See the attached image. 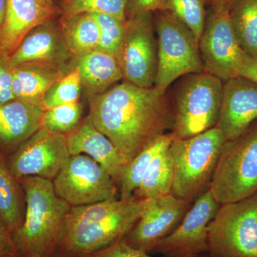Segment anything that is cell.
<instances>
[{"label":"cell","mask_w":257,"mask_h":257,"mask_svg":"<svg viewBox=\"0 0 257 257\" xmlns=\"http://www.w3.org/2000/svg\"><path fill=\"white\" fill-rule=\"evenodd\" d=\"M89 117L119 150L126 165L154 140L172 130L166 91L124 82L89 97Z\"/></svg>","instance_id":"cell-1"},{"label":"cell","mask_w":257,"mask_h":257,"mask_svg":"<svg viewBox=\"0 0 257 257\" xmlns=\"http://www.w3.org/2000/svg\"><path fill=\"white\" fill-rule=\"evenodd\" d=\"M151 199L133 196L71 207L55 257H89L124 239Z\"/></svg>","instance_id":"cell-2"},{"label":"cell","mask_w":257,"mask_h":257,"mask_svg":"<svg viewBox=\"0 0 257 257\" xmlns=\"http://www.w3.org/2000/svg\"><path fill=\"white\" fill-rule=\"evenodd\" d=\"M26 201L25 219L13 234L21 257H55L71 206L56 194L52 181L40 177L19 179Z\"/></svg>","instance_id":"cell-3"},{"label":"cell","mask_w":257,"mask_h":257,"mask_svg":"<svg viewBox=\"0 0 257 257\" xmlns=\"http://www.w3.org/2000/svg\"><path fill=\"white\" fill-rule=\"evenodd\" d=\"M222 89V81L206 71L178 79L168 96L175 138H192L217 126Z\"/></svg>","instance_id":"cell-4"},{"label":"cell","mask_w":257,"mask_h":257,"mask_svg":"<svg viewBox=\"0 0 257 257\" xmlns=\"http://www.w3.org/2000/svg\"><path fill=\"white\" fill-rule=\"evenodd\" d=\"M224 143L217 126L192 138H174L170 146L174 169L172 194L193 202L209 190Z\"/></svg>","instance_id":"cell-5"},{"label":"cell","mask_w":257,"mask_h":257,"mask_svg":"<svg viewBox=\"0 0 257 257\" xmlns=\"http://www.w3.org/2000/svg\"><path fill=\"white\" fill-rule=\"evenodd\" d=\"M209 190L219 204L257 193V120L237 138L225 141Z\"/></svg>","instance_id":"cell-6"},{"label":"cell","mask_w":257,"mask_h":257,"mask_svg":"<svg viewBox=\"0 0 257 257\" xmlns=\"http://www.w3.org/2000/svg\"><path fill=\"white\" fill-rule=\"evenodd\" d=\"M210 257H257V193L221 204L208 226Z\"/></svg>","instance_id":"cell-7"},{"label":"cell","mask_w":257,"mask_h":257,"mask_svg":"<svg viewBox=\"0 0 257 257\" xmlns=\"http://www.w3.org/2000/svg\"><path fill=\"white\" fill-rule=\"evenodd\" d=\"M157 34L158 67L155 87L167 88L184 75L205 71L198 42L192 32L165 12L153 13Z\"/></svg>","instance_id":"cell-8"},{"label":"cell","mask_w":257,"mask_h":257,"mask_svg":"<svg viewBox=\"0 0 257 257\" xmlns=\"http://www.w3.org/2000/svg\"><path fill=\"white\" fill-rule=\"evenodd\" d=\"M153 13H140L126 18L117 57L123 79L138 87H155L158 56Z\"/></svg>","instance_id":"cell-9"},{"label":"cell","mask_w":257,"mask_h":257,"mask_svg":"<svg viewBox=\"0 0 257 257\" xmlns=\"http://www.w3.org/2000/svg\"><path fill=\"white\" fill-rule=\"evenodd\" d=\"M52 183L57 195L71 207L116 199L117 188L114 181L87 155L69 157Z\"/></svg>","instance_id":"cell-10"},{"label":"cell","mask_w":257,"mask_h":257,"mask_svg":"<svg viewBox=\"0 0 257 257\" xmlns=\"http://www.w3.org/2000/svg\"><path fill=\"white\" fill-rule=\"evenodd\" d=\"M69 157L66 135L41 127L7 157L6 162L17 178L34 176L52 181Z\"/></svg>","instance_id":"cell-11"},{"label":"cell","mask_w":257,"mask_h":257,"mask_svg":"<svg viewBox=\"0 0 257 257\" xmlns=\"http://www.w3.org/2000/svg\"><path fill=\"white\" fill-rule=\"evenodd\" d=\"M198 47L206 72L223 82L239 76L238 71L246 54L235 37L229 12L211 10Z\"/></svg>","instance_id":"cell-12"},{"label":"cell","mask_w":257,"mask_h":257,"mask_svg":"<svg viewBox=\"0 0 257 257\" xmlns=\"http://www.w3.org/2000/svg\"><path fill=\"white\" fill-rule=\"evenodd\" d=\"M221 204L207 190L194 201L180 224L152 252L165 257H197L207 251L208 226Z\"/></svg>","instance_id":"cell-13"},{"label":"cell","mask_w":257,"mask_h":257,"mask_svg":"<svg viewBox=\"0 0 257 257\" xmlns=\"http://www.w3.org/2000/svg\"><path fill=\"white\" fill-rule=\"evenodd\" d=\"M192 205V202L179 199L172 193L152 199L123 240L134 248L152 252L179 226Z\"/></svg>","instance_id":"cell-14"},{"label":"cell","mask_w":257,"mask_h":257,"mask_svg":"<svg viewBox=\"0 0 257 257\" xmlns=\"http://www.w3.org/2000/svg\"><path fill=\"white\" fill-rule=\"evenodd\" d=\"M257 120V83L238 76L223 82L217 127L225 141L242 135Z\"/></svg>","instance_id":"cell-15"},{"label":"cell","mask_w":257,"mask_h":257,"mask_svg":"<svg viewBox=\"0 0 257 257\" xmlns=\"http://www.w3.org/2000/svg\"><path fill=\"white\" fill-rule=\"evenodd\" d=\"M54 13L53 3L48 0H8L0 56L9 60L29 32L50 21Z\"/></svg>","instance_id":"cell-16"},{"label":"cell","mask_w":257,"mask_h":257,"mask_svg":"<svg viewBox=\"0 0 257 257\" xmlns=\"http://www.w3.org/2000/svg\"><path fill=\"white\" fill-rule=\"evenodd\" d=\"M70 156L87 155L100 165L119 184L126 164L114 144L96 128L87 116L73 131L66 135Z\"/></svg>","instance_id":"cell-17"},{"label":"cell","mask_w":257,"mask_h":257,"mask_svg":"<svg viewBox=\"0 0 257 257\" xmlns=\"http://www.w3.org/2000/svg\"><path fill=\"white\" fill-rule=\"evenodd\" d=\"M44 109L23 101L0 104V155L7 158L42 127Z\"/></svg>","instance_id":"cell-18"},{"label":"cell","mask_w":257,"mask_h":257,"mask_svg":"<svg viewBox=\"0 0 257 257\" xmlns=\"http://www.w3.org/2000/svg\"><path fill=\"white\" fill-rule=\"evenodd\" d=\"M69 52L62 30L50 20L29 32L8 61L12 67L25 63L58 64Z\"/></svg>","instance_id":"cell-19"},{"label":"cell","mask_w":257,"mask_h":257,"mask_svg":"<svg viewBox=\"0 0 257 257\" xmlns=\"http://www.w3.org/2000/svg\"><path fill=\"white\" fill-rule=\"evenodd\" d=\"M64 75L58 64L25 63L13 67L15 99L44 109L47 90Z\"/></svg>","instance_id":"cell-20"},{"label":"cell","mask_w":257,"mask_h":257,"mask_svg":"<svg viewBox=\"0 0 257 257\" xmlns=\"http://www.w3.org/2000/svg\"><path fill=\"white\" fill-rule=\"evenodd\" d=\"M79 57L77 67L90 96L106 92L123 79L117 56L95 50Z\"/></svg>","instance_id":"cell-21"},{"label":"cell","mask_w":257,"mask_h":257,"mask_svg":"<svg viewBox=\"0 0 257 257\" xmlns=\"http://www.w3.org/2000/svg\"><path fill=\"white\" fill-rule=\"evenodd\" d=\"M25 194L20 180L10 172L6 158L0 155V216L12 235L25 219Z\"/></svg>","instance_id":"cell-22"},{"label":"cell","mask_w":257,"mask_h":257,"mask_svg":"<svg viewBox=\"0 0 257 257\" xmlns=\"http://www.w3.org/2000/svg\"><path fill=\"white\" fill-rule=\"evenodd\" d=\"M61 30L67 49L74 55H83L97 49L99 29L92 14L64 16Z\"/></svg>","instance_id":"cell-23"},{"label":"cell","mask_w":257,"mask_h":257,"mask_svg":"<svg viewBox=\"0 0 257 257\" xmlns=\"http://www.w3.org/2000/svg\"><path fill=\"white\" fill-rule=\"evenodd\" d=\"M170 145L164 147L154 157L133 196L138 199H151L172 193L174 169Z\"/></svg>","instance_id":"cell-24"},{"label":"cell","mask_w":257,"mask_h":257,"mask_svg":"<svg viewBox=\"0 0 257 257\" xmlns=\"http://www.w3.org/2000/svg\"><path fill=\"white\" fill-rule=\"evenodd\" d=\"M174 138L175 135L172 132L164 134L147 145L128 162L119 181L120 199H126L133 197L140 187L154 157L164 147L170 145Z\"/></svg>","instance_id":"cell-25"},{"label":"cell","mask_w":257,"mask_h":257,"mask_svg":"<svg viewBox=\"0 0 257 257\" xmlns=\"http://www.w3.org/2000/svg\"><path fill=\"white\" fill-rule=\"evenodd\" d=\"M229 17L241 50L257 59V0H236L229 10Z\"/></svg>","instance_id":"cell-26"},{"label":"cell","mask_w":257,"mask_h":257,"mask_svg":"<svg viewBox=\"0 0 257 257\" xmlns=\"http://www.w3.org/2000/svg\"><path fill=\"white\" fill-rule=\"evenodd\" d=\"M205 0H161L160 10L173 17L189 31L199 45L207 20Z\"/></svg>","instance_id":"cell-27"},{"label":"cell","mask_w":257,"mask_h":257,"mask_svg":"<svg viewBox=\"0 0 257 257\" xmlns=\"http://www.w3.org/2000/svg\"><path fill=\"white\" fill-rule=\"evenodd\" d=\"M82 83L77 67L57 79L49 88L43 99L44 109L79 101Z\"/></svg>","instance_id":"cell-28"},{"label":"cell","mask_w":257,"mask_h":257,"mask_svg":"<svg viewBox=\"0 0 257 257\" xmlns=\"http://www.w3.org/2000/svg\"><path fill=\"white\" fill-rule=\"evenodd\" d=\"M128 0H65L62 5L64 16L89 13L104 14L126 21Z\"/></svg>","instance_id":"cell-29"},{"label":"cell","mask_w":257,"mask_h":257,"mask_svg":"<svg viewBox=\"0 0 257 257\" xmlns=\"http://www.w3.org/2000/svg\"><path fill=\"white\" fill-rule=\"evenodd\" d=\"M82 114V106L79 101L45 109L42 127L52 133L67 135L78 126Z\"/></svg>","instance_id":"cell-30"},{"label":"cell","mask_w":257,"mask_h":257,"mask_svg":"<svg viewBox=\"0 0 257 257\" xmlns=\"http://www.w3.org/2000/svg\"><path fill=\"white\" fill-rule=\"evenodd\" d=\"M99 29V42L96 50L117 56L125 32L126 21L104 14L93 13Z\"/></svg>","instance_id":"cell-31"},{"label":"cell","mask_w":257,"mask_h":257,"mask_svg":"<svg viewBox=\"0 0 257 257\" xmlns=\"http://www.w3.org/2000/svg\"><path fill=\"white\" fill-rule=\"evenodd\" d=\"M15 99L13 67L8 59L0 56V104Z\"/></svg>","instance_id":"cell-32"},{"label":"cell","mask_w":257,"mask_h":257,"mask_svg":"<svg viewBox=\"0 0 257 257\" xmlns=\"http://www.w3.org/2000/svg\"><path fill=\"white\" fill-rule=\"evenodd\" d=\"M89 257H152L149 253L130 246L124 240L116 241Z\"/></svg>","instance_id":"cell-33"},{"label":"cell","mask_w":257,"mask_h":257,"mask_svg":"<svg viewBox=\"0 0 257 257\" xmlns=\"http://www.w3.org/2000/svg\"><path fill=\"white\" fill-rule=\"evenodd\" d=\"M0 257H21L17 249L13 235L0 216Z\"/></svg>","instance_id":"cell-34"},{"label":"cell","mask_w":257,"mask_h":257,"mask_svg":"<svg viewBox=\"0 0 257 257\" xmlns=\"http://www.w3.org/2000/svg\"><path fill=\"white\" fill-rule=\"evenodd\" d=\"M161 0H128L126 9V18L140 13H155L160 10Z\"/></svg>","instance_id":"cell-35"},{"label":"cell","mask_w":257,"mask_h":257,"mask_svg":"<svg viewBox=\"0 0 257 257\" xmlns=\"http://www.w3.org/2000/svg\"><path fill=\"white\" fill-rule=\"evenodd\" d=\"M238 73L239 76L257 83V59L245 55Z\"/></svg>","instance_id":"cell-36"},{"label":"cell","mask_w":257,"mask_h":257,"mask_svg":"<svg viewBox=\"0 0 257 257\" xmlns=\"http://www.w3.org/2000/svg\"><path fill=\"white\" fill-rule=\"evenodd\" d=\"M236 0H205L206 3L211 8V10H222L229 12Z\"/></svg>","instance_id":"cell-37"},{"label":"cell","mask_w":257,"mask_h":257,"mask_svg":"<svg viewBox=\"0 0 257 257\" xmlns=\"http://www.w3.org/2000/svg\"><path fill=\"white\" fill-rule=\"evenodd\" d=\"M8 9V0H0V32L4 25Z\"/></svg>","instance_id":"cell-38"},{"label":"cell","mask_w":257,"mask_h":257,"mask_svg":"<svg viewBox=\"0 0 257 257\" xmlns=\"http://www.w3.org/2000/svg\"><path fill=\"white\" fill-rule=\"evenodd\" d=\"M48 1H50V3H53V2L55 1V0H48Z\"/></svg>","instance_id":"cell-39"},{"label":"cell","mask_w":257,"mask_h":257,"mask_svg":"<svg viewBox=\"0 0 257 257\" xmlns=\"http://www.w3.org/2000/svg\"><path fill=\"white\" fill-rule=\"evenodd\" d=\"M36 257H38V256H36Z\"/></svg>","instance_id":"cell-40"}]
</instances>
